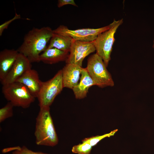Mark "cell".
I'll use <instances>...</instances> for the list:
<instances>
[{
	"instance_id": "obj_20",
	"label": "cell",
	"mask_w": 154,
	"mask_h": 154,
	"mask_svg": "<svg viewBox=\"0 0 154 154\" xmlns=\"http://www.w3.org/2000/svg\"><path fill=\"white\" fill-rule=\"evenodd\" d=\"M21 18L20 15L17 14L16 13L15 15L13 18L9 21H5L0 26V35L1 36L4 30L7 28L9 25L12 21L16 19H20Z\"/></svg>"
},
{
	"instance_id": "obj_2",
	"label": "cell",
	"mask_w": 154,
	"mask_h": 154,
	"mask_svg": "<svg viewBox=\"0 0 154 154\" xmlns=\"http://www.w3.org/2000/svg\"><path fill=\"white\" fill-rule=\"evenodd\" d=\"M50 109V108H40L36 118L34 135L37 145L54 147L58 143Z\"/></svg>"
},
{
	"instance_id": "obj_21",
	"label": "cell",
	"mask_w": 154,
	"mask_h": 154,
	"mask_svg": "<svg viewBox=\"0 0 154 154\" xmlns=\"http://www.w3.org/2000/svg\"><path fill=\"white\" fill-rule=\"evenodd\" d=\"M71 5L77 7V6L73 0H58V1L57 6L59 8L67 5Z\"/></svg>"
},
{
	"instance_id": "obj_3",
	"label": "cell",
	"mask_w": 154,
	"mask_h": 154,
	"mask_svg": "<svg viewBox=\"0 0 154 154\" xmlns=\"http://www.w3.org/2000/svg\"><path fill=\"white\" fill-rule=\"evenodd\" d=\"M2 92L6 100L14 107L28 108L35 100L27 88L17 82L3 85Z\"/></svg>"
},
{
	"instance_id": "obj_10",
	"label": "cell",
	"mask_w": 154,
	"mask_h": 154,
	"mask_svg": "<svg viewBox=\"0 0 154 154\" xmlns=\"http://www.w3.org/2000/svg\"><path fill=\"white\" fill-rule=\"evenodd\" d=\"M82 68V67L74 64H66L62 69L64 88L72 89L78 84Z\"/></svg>"
},
{
	"instance_id": "obj_15",
	"label": "cell",
	"mask_w": 154,
	"mask_h": 154,
	"mask_svg": "<svg viewBox=\"0 0 154 154\" xmlns=\"http://www.w3.org/2000/svg\"><path fill=\"white\" fill-rule=\"evenodd\" d=\"M73 41L70 37L54 33L47 48H54L69 53Z\"/></svg>"
},
{
	"instance_id": "obj_9",
	"label": "cell",
	"mask_w": 154,
	"mask_h": 154,
	"mask_svg": "<svg viewBox=\"0 0 154 154\" xmlns=\"http://www.w3.org/2000/svg\"><path fill=\"white\" fill-rule=\"evenodd\" d=\"M31 63L25 56L19 53L10 71L1 81L3 85L15 82L25 72L31 69Z\"/></svg>"
},
{
	"instance_id": "obj_7",
	"label": "cell",
	"mask_w": 154,
	"mask_h": 154,
	"mask_svg": "<svg viewBox=\"0 0 154 154\" xmlns=\"http://www.w3.org/2000/svg\"><path fill=\"white\" fill-rule=\"evenodd\" d=\"M110 24L101 28H83L74 30L69 29L67 27L61 25L53 30L54 33L70 37L74 40L92 42L102 33L108 29Z\"/></svg>"
},
{
	"instance_id": "obj_22",
	"label": "cell",
	"mask_w": 154,
	"mask_h": 154,
	"mask_svg": "<svg viewBox=\"0 0 154 154\" xmlns=\"http://www.w3.org/2000/svg\"><path fill=\"white\" fill-rule=\"evenodd\" d=\"M153 47L154 49V39L153 41Z\"/></svg>"
},
{
	"instance_id": "obj_8",
	"label": "cell",
	"mask_w": 154,
	"mask_h": 154,
	"mask_svg": "<svg viewBox=\"0 0 154 154\" xmlns=\"http://www.w3.org/2000/svg\"><path fill=\"white\" fill-rule=\"evenodd\" d=\"M96 50L93 41L84 42L74 40L66 64H73L82 67L85 58Z\"/></svg>"
},
{
	"instance_id": "obj_13",
	"label": "cell",
	"mask_w": 154,
	"mask_h": 154,
	"mask_svg": "<svg viewBox=\"0 0 154 154\" xmlns=\"http://www.w3.org/2000/svg\"><path fill=\"white\" fill-rule=\"evenodd\" d=\"M94 85L95 83L86 68H83L78 83L72 89L75 98L80 99L86 97L89 88Z\"/></svg>"
},
{
	"instance_id": "obj_1",
	"label": "cell",
	"mask_w": 154,
	"mask_h": 154,
	"mask_svg": "<svg viewBox=\"0 0 154 154\" xmlns=\"http://www.w3.org/2000/svg\"><path fill=\"white\" fill-rule=\"evenodd\" d=\"M53 33L49 27L33 28L25 35L22 43L17 50L31 63L39 62L40 53L46 49Z\"/></svg>"
},
{
	"instance_id": "obj_11",
	"label": "cell",
	"mask_w": 154,
	"mask_h": 154,
	"mask_svg": "<svg viewBox=\"0 0 154 154\" xmlns=\"http://www.w3.org/2000/svg\"><path fill=\"white\" fill-rule=\"evenodd\" d=\"M16 82L25 86L31 94L35 98H37L40 88L41 80L36 70L31 68L28 70Z\"/></svg>"
},
{
	"instance_id": "obj_19",
	"label": "cell",
	"mask_w": 154,
	"mask_h": 154,
	"mask_svg": "<svg viewBox=\"0 0 154 154\" xmlns=\"http://www.w3.org/2000/svg\"><path fill=\"white\" fill-rule=\"evenodd\" d=\"M92 147L87 143H83L74 146L72 153L77 154H90Z\"/></svg>"
},
{
	"instance_id": "obj_14",
	"label": "cell",
	"mask_w": 154,
	"mask_h": 154,
	"mask_svg": "<svg viewBox=\"0 0 154 154\" xmlns=\"http://www.w3.org/2000/svg\"><path fill=\"white\" fill-rule=\"evenodd\" d=\"M69 53L54 48H46L41 54L39 60L44 63L52 64L60 62L66 61Z\"/></svg>"
},
{
	"instance_id": "obj_16",
	"label": "cell",
	"mask_w": 154,
	"mask_h": 154,
	"mask_svg": "<svg viewBox=\"0 0 154 154\" xmlns=\"http://www.w3.org/2000/svg\"><path fill=\"white\" fill-rule=\"evenodd\" d=\"M2 152L3 153L11 152L12 154H49L41 152L33 151L25 145L5 148L2 150Z\"/></svg>"
},
{
	"instance_id": "obj_5",
	"label": "cell",
	"mask_w": 154,
	"mask_h": 154,
	"mask_svg": "<svg viewBox=\"0 0 154 154\" xmlns=\"http://www.w3.org/2000/svg\"><path fill=\"white\" fill-rule=\"evenodd\" d=\"M63 88L62 69L49 80L44 82L41 81L40 90L37 98L40 108H50L55 98Z\"/></svg>"
},
{
	"instance_id": "obj_4",
	"label": "cell",
	"mask_w": 154,
	"mask_h": 154,
	"mask_svg": "<svg viewBox=\"0 0 154 154\" xmlns=\"http://www.w3.org/2000/svg\"><path fill=\"white\" fill-rule=\"evenodd\" d=\"M123 22L122 19L117 21L114 19L110 24V28L99 34L93 41L96 53L102 58L107 67L111 60L115 33Z\"/></svg>"
},
{
	"instance_id": "obj_18",
	"label": "cell",
	"mask_w": 154,
	"mask_h": 154,
	"mask_svg": "<svg viewBox=\"0 0 154 154\" xmlns=\"http://www.w3.org/2000/svg\"><path fill=\"white\" fill-rule=\"evenodd\" d=\"M14 106L8 102L3 107L0 109V123L13 116V108Z\"/></svg>"
},
{
	"instance_id": "obj_17",
	"label": "cell",
	"mask_w": 154,
	"mask_h": 154,
	"mask_svg": "<svg viewBox=\"0 0 154 154\" xmlns=\"http://www.w3.org/2000/svg\"><path fill=\"white\" fill-rule=\"evenodd\" d=\"M117 130V129H116L111 131L109 133L102 135H97L86 138L83 139L82 142L83 143H88L93 147L95 146L100 141L104 138L114 135Z\"/></svg>"
},
{
	"instance_id": "obj_12",
	"label": "cell",
	"mask_w": 154,
	"mask_h": 154,
	"mask_svg": "<svg viewBox=\"0 0 154 154\" xmlns=\"http://www.w3.org/2000/svg\"><path fill=\"white\" fill-rule=\"evenodd\" d=\"M19 52L14 49H5L0 52V81L8 74L15 62Z\"/></svg>"
},
{
	"instance_id": "obj_6",
	"label": "cell",
	"mask_w": 154,
	"mask_h": 154,
	"mask_svg": "<svg viewBox=\"0 0 154 154\" xmlns=\"http://www.w3.org/2000/svg\"><path fill=\"white\" fill-rule=\"evenodd\" d=\"M107 67L102 58L96 53L88 59L86 68L95 85L101 88L114 86V82Z\"/></svg>"
}]
</instances>
